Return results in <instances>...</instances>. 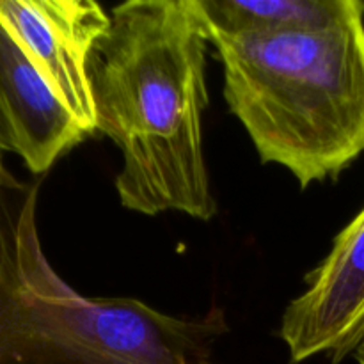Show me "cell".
I'll return each instance as SVG.
<instances>
[{
	"label": "cell",
	"instance_id": "9c48e42d",
	"mask_svg": "<svg viewBox=\"0 0 364 364\" xmlns=\"http://www.w3.org/2000/svg\"><path fill=\"white\" fill-rule=\"evenodd\" d=\"M354 358L358 364H364V340L358 345V348L354 350Z\"/></svg>",
	"mask_w": 364,
	"mask_h": 364
},
{
	"label": "cell",
	"instance_id": "5b68a950",
	"mask_svg": "<svg viewBox=\"0 0 364 364\" xmlns=\"http://www.w3.org/2000/svg\"><path fill=\"white\" fill-rule=\"evenodd\" d=\"M0 127L9 153L43 174L87 132L64 107L0 18Z\"/></svg>",
	"mask_w": 364,
	"mask_h": 364
},
{
	"label": "cell",
	"instance_id": "8992f818",
	"mask_svg": "<svg viewBox=\"0 0 364 364\" xmlns=\"http://www.w3.org/2000/svg\"><path fill=\"white\" fill-rule=\"evenodd\" d=\"M38 188L0 167V364H20L32 302L50 267L36 223Z\"/></svg>",
	"mask_w": 364,
	"mask_h": 364
},
{
	"label": "cell",
	"instance_id": "ba28073f",
	"mask_svg": "<svg viewBox=\"0 0 364 364\" xmlns=\"http://www.w3.org/2000/svg\"><path fill=\"white\" fill-rule=\"evenodd\" d=\"M6 153H9V146H7V139L6 135H4L2 127H0V167L6 166V164H4V156H6Z\"/></svg>",
	"mask_w": 364,
	"mask_h": 364
},
{
	"label": "cell",
	"instance_id": "52a82bcc",
	"mask_svg": "<svg viewBox=\"0 0 364 364\" xmlns=\"http://www.w3.org/2000/svg\"><path fill=\"white\" fill-rule=\"evenodd\" d=\"M355 0H196L210 34L288 32L340 20Z\"/></svg>",
	"mask_w": 364,
	"mask_h": 364
},
{
	"label": "cell",
	"instance_id": "3957f363",
	"mask_svg": "<svg viewBox=\"0 0 364 364\" xmlns=\"http://www.w3.org/2000/svg\"><path fill=\"white\" fill-rule=\"evenodd\" d=\"M304 294L288 304L281 338L291 363L327 354L340 363L364 340V208L306 277Z\"/></svg>",
	"mask_w": 364,
	"mask_h": 364
},
{
	"label": "cell",
	"instance_id": "6da1fadb",
	"mask_svg": "<svg viewBox=\"0 0 364 364\" xmlns=\"http://www.w3.org/2000/svg\"><path fill=\"white\" fill-rule=\"evenodd\" d=\"M205 21L196 0H130L89 59L96 130L119 148L116 191L142 215L217 212L203 153Z\"/></svg>",
	"mask_w": 364,
	"mask_h": 364
},
{
	"label": "cell",
	"instance_id": "7a4b0ae2",
	"mask_svg": "<svg viewBox=\"0 0 364 364\" xmlns=\"http://www.w3.org/2000/svg\"><path fill=\"white\" fill-rule=\"evenodd\" d=\"M224 98L263 164L302 188L364 153V2L340 20L288 32L210 34Z\"/></svg>",
	"mask_w": 364,
	"mask_h": 364
},
{
	"label": "cell",
	"instance_id": "277c9868",
	"mask_svg": "<svg viewBox=\"0 0 364 364\" xmlns=\"http://www.w3.org/2000/svg\"><path fill=\"white\" fill-rule=\"evenodd\" d=\"M0 18L64 107L95 134L89 59L110 13L92 0H0Z\"/></svg>",
	"mask_w": 364,
	"mask_h": 364
}]
</instances>
